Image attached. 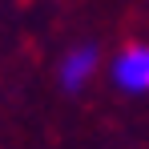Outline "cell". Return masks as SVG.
I'll use <instances>...</instances> for the list:
<instances>
[{
  "label": "cell",
  "mask_w": 149,
  "mask_h": 149,
  "mask_svg": "<svg viewBox=\"0 0 149 149\" xmlns=\"http://www.w3.org/2000/svg\"><path fill=\"white\" fill-rule=\"evenodd\" d=\"M117 73H121V81H125V85H133V89L149 85V49L129 45L125 56H121V65H117Z\"/></svg>",
  "instance_id": "obj_1"
}]
</instances>
